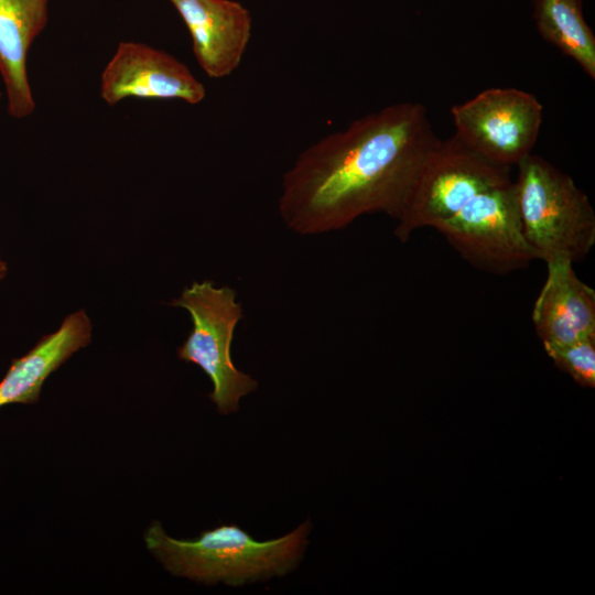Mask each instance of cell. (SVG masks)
Listing matches in <instances>:
<instances>
[{"label": "cell", "mask_w": 595, "mask_h": 595, "mask_svg": "<svg viewBox=\"0 0 595 595\" xmlns=\"http://www.w3.org/2000/svg\"><path fill=\"white\" fill-rule=\"evenodd\" d=\"M437 140L420 102L358 118L300 153L282 177L280 216L301 235L339 230L372 213L397 219Z\"/></svg>", "instance_id": "obj_1"}, {"label": "cell", "mask_w": 595, "mask_h": 595, "mask_svg": "<svg viewBox=\"0 0 595 595\" xmlns=\"http://www.w3.org/2000/svg\"><path fill=\"white\" fill-rule=\"evenodd\" d=\"M311 521L288 534L258 541L236 524L203 531L195 540L171 538L159 521L144 532L151 554L166 571L206 585L241 586L294 571L307 545Z\"/></svg>", "instance_id": "obj_2"}, {"label": "cell", "mask_w": 595, "mask_h": 595, "mask_svg": "<svg viewBox=\"0 0 595 595\" xmlns=\"http://www.w3.org/2000/svg\"><path fill=\"white\" fill-rule=\"evenodd\" d=\"M515 181L522 231L536 259L573 263L595 245V213L573 178L531 153L518 164Z\"/></svg>", "instance_id": "obj_3"}, {"label": "cell", "mask_w": 595, "mask_h": 595, "mask_svg": "<svg viewBox=\"0 0 595 595\" xmlns=\"http://www.w3.org/2000/svg\"><path fill=\"white\" fill-rule=\"evenodd\" d=\"M229 286H214L212 281L193 282L171 304L185 309L193 327L177 347L181 360L197 365L212 380L209 399L219 414L239 409V400L258 388L251 376L238 370L230 355L234 332L242 318V307Z\"/></svg>", "instance_id": "obj_4"}, {"label": "cell", "mask_w": 595, "mask_h": 595, "mask_svg": "<svg viewBox=\"0 0 595 595\" xmlns=\"http://www.w3.org/2000/svg\"><path fill=\"white\" fill-rule=\"evenodd\" d=\"M509 167L483 159L455 136L439 139L425 156L397 220L407 241L418 229L436 228L479 193L510 182Z\"/></svg>", "instance_id": "obj_5"}, {"label": "cell", "mask_w": 595, "mask_h": 595, "mask_svg": "<svg viewBox=\"0 0 595 595\" xmlns=\"http://www.w3.org/2000/svg\"><path fill=\"white\" fill-rule=\"evenodd\" d=\"M435 229L463 259L485 272L507 274L536 259L522 231L513 181L474 196Z\"/></svg>", "instance_id": "obj_6"}, {"label": "cell", "mask_w": 595, "mask_h": 595, "mask_svg": "<svg viewBox=\"0 0 595 595\" xmlns=\"http://www.w3.org/2000/svg\"><path fill=\"white\" fill-rule=\"evenodd\" d=\"M543 108L530 93L489 88L451 109L455 137L496 165H517L531 153Z\"/></svg>", "instance_id": "obj_7"}, {"label": "cell", "mask_w": 595, "mask_h": 595, "mask_svg": "<svg viewBox=\"0 0 595 595\" xmlns=\"http://www.w3.org/2000/svg\"><path fill=\"white\" fill-rule=\"evenodd\" d=\"M99 94L108 106L127 98L177 99L197 105L206 88L191 69L163 50L121 41L101 72Z\"/></svg>", "instance_id": "obj_8"}, {"label": "cell", "mask_w": 595, "mask_h": 595, "mask_svg": "<svg viewBox=\"0 0 595 595\" xmlns=\"http://www.w3.org/2000/svg\"><path fill=\"white\" fill-rule=\"evenodd\" d=\"M187 28L195 60L214 79L232 74L251 37L250 11L235 0H169Z\"/></svg>", "instance_id": "obj_9"}, {"label": "cell", "mask_w": 595, "mask_h": 595, "mask_svg": "<svg viewBox=\"0 0 595 595\" xmlns=\"http://www.w3.org/2000/svg\"><path fill=\"white\" fill-rule=\"evenodd\" d=\"M547 278L538 294L532 322L543 347L595 335V291L565 258L547 261Z\"/></svg>", "instance_id": "obj_10"}, {"label": "cell", "mask_w": 595, "mask_h": 595, "mask_svg": "<svg viewBox=\"0 0 595 595\" xmlns=\"http://www.w3.org/2000/svg\"><path fill=\"white\" fill-rule=\"evenodd\" d=\"M48 23V0H0V75L8 112L24 119L35 110L28 55Z\"/></svg>", "instance_id": "obj_11"}, {"label": "cell", "mask_w": 595, "mask_h": 595, "mask_svg": "<svg viewBox=\"0 0 595 595\" xmlns=\"http://www.w3.org/2000/svg\"><path fill=\"white\" fill-rule=\"evenodd\" d=\"M91 322L85 310L66 316L60 328L43 336L24 356L12 360L0 381V408L10 403H36L45 379L91 339Z\"/></svg>", "instance_id": "obj_12"}, {"label": "cell", "mask_w": 595, "mask_h": 595, "mask_svg": "<svg viewBox=\"0 0 595 595\" xmlns=\"http://www.w3.org/2000/svg\"><path fill=\"white\" fill-rule=\"evenodd\" d=\"M582 0H533V17L542 37L573 58L595 78V36L587 25Z\"/></svg>", "instance_id": "obj_13"}, {"label": "cell", "mask_w": 595, "mask_h": 595, "mask_svg": "<svg viewBox=\"0 0 595 595\" xmlns=\"http://www.w3.org/2000/svg\"><path fill=\"white\" fill-rule=\"evenodd\" d=\"M554 364L578 385L595 386V335L575 342L544 347Z\"/></svg>", "instance_id": "obj_14"}, {"label": "cell", "mask_w": 595, "mask_h": 595, "mask_svg": "<svg viewBox=\"0 0 595 595\" xmlns=\"http://www.w3.org/2000/svg\"><path fill=\"white\" fill-rule=\"evenodd\" d=\"M7 273H8V264L2 258H0V281L4 279Z\"/></svg>", "instance_id": "obj_15"}, {"label": "cell", "mask_w": 595, "mask_h": 595, "mask_svg": "<svg viewBox=\"0 0 595 595\" xmlns=\"http://www.w3.org/2000/svg\"><path fill=\"white\" fill-rule=\"evenodd\" d=\"M1 97H2V93H1V90H0V99H1Z\"/></svg>", "instance_id": "obj_16"}]
</instances>
